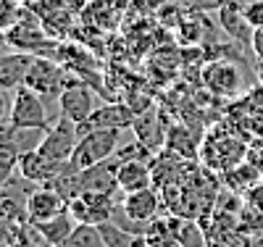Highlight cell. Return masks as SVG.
I'll list each match as a JSON object with an SVG mask.
<instances>
[{"label":"cell","mask_w":263,"mask_h":247,"mask_svg":"<svg viewBox=\"0 0 263 247\" xmlns=\"http://www.w3.org/2000/svg\"><path fill=\"white\" fill-rule=\"evenodd\" d=\"M119 140H121V129H90L77 142V150L69 161L71 168L84 171V168H92V166L108 161L116 153Z\"/></svg>","instance_id":"obj_1"},{"label":"cell","mask_w":263,"mask_h":247,"mask_svg":"<svg viewBox=\"0 0 263 247\" xmlns=\"http://www.w3.org/2000/svg\"><path fill=\"white\" fill-rule=\"evenodd\" d=\"M66 82H69V71L63 69L61 61H55L50 55H34L24 84L29 89H34V92L45 100V105L48 103H55L58 105Z\"/></svg>","instance_id":"obj_2"},{"label":"cell","mask_w":263,"mask_h":247,"mask_svg":"<svg viewBox=\"0 0 263 247\" xmlns=\"http://www.w3.org/2000/svg\"><path fill=\"white\" fill-rule=\"evenodd\" d=\"M8 121L18 129H50L53 119H50V110L45 105L34 89H29L27 84H21L13 98H11V116Z\"/></svg>","instance_id":"obj_3"},{"label":"cell","mask_w":263,"mask_h":247,"mask_svg":"<svg viewBox=\"0 0 263 247\" xmlns=\"http://www.w3.org/2000/svg\"><path fill=\"white\" fill-rule=\"evenodd\" d=\"M58 110H61V116L69 119L71 124L84 126L98 110V100H95L92 87L69 77V82H66L63 92H61V100H58Z\"/></svg>","instance_id":"obj_4"},{"label":"cell","mask_w":263,"mask_h":247,"mask_svg":"<svg viewBox=\"0 0 263 247\" xmlns=\"http://www.w3.org/2000/svg\"><path fill=\"white\" fill-rule=\"evenodd\" d=\"M8 45H13V48L24 50V53H32V55H48V48L53 50V42L48 37V29L45 24H42V18L32 11L24 13V18L18 21V24L6 34Z\"/></svg>","instance_id":"obj_5"},{"label":"cell","mask_w":263,"mask_h":247,"mask_svg":"<svg viewBox=\"0 0 263 247\" xmlns=\"http://www.w3.org/2000/svg\"><path fill=\"white\" fill-rule=\"evenodd\" d=\"M116 200L111 192H82L74 200H69V213L74 216L77 223H92V226H100V223L111 221L116 213Z\"/></svg>","instance_id":"obj_6"},{"label":"cell","mask_w":263,"mask_h":247,"mask_svg":"<svg viewBox=\"0 0 263 247\" xmlns=\"http://www.w3.org/2000/svg\"><path fill=\"white\" fill-rule=\"evenodd\" d=\"M200 82L205 89H211L218 98H237L245 89L242 71L232 61H205Z\"/></svg>","instance_id":"obj_7"},{"label":"cell","mask_w":263,"mask_h":247,"mask_svg":"<svg viewBox=\"0 0 263 247\" xmlns=\"http://www.w3.org/2000/svg\"><path fill=\"white\" fill-rule=\"evenodd\" d=\"M77 142H79V126L61 116L48 129V137L40 145V153H45L48 158H53L58 163H69L74 150H77Z\"/></svg>","instance_id":"obj_8"},{"label":"cell","mask_w":263,"mask_h":247,"mask_svg":"<svg viewBox=\"0 0 263 247\" xmlns=\"http://www.w3.org/2000/svg\"><path fill=\"white\" fill-rule=\"evenodd\" d=\"M135 119H137V110L126 105V103H105L100 105L92 119L87 121L84 126H79V137L87 134L90 129H132L135 126Z\"/></svg>","instance_id":"obj_9"},{"label":"cell","mask_w":263,"mask_h":247,"mask_svg":"<svg viewBox=\"0 0 263 247\" xmlns=\"http://www.w3.org/2000/svg\"><path fill=\"white\" fill-rule=\"evenodd\" d=\"M66 168H69V163H58V161L48 158V155L40 153V150L24 153L21 161H18V174L27 176L34 184H50L53 179H58Z\"/></svg>","instance_id":"obj_10"},{"label":"cell","mask_w":263,"mask_h":247,"mask_svg":"<svg viewBox=\"0 0 263 247\" xmlns=\"http://www.w3.org/2000/svg\"><path fill=\"white\" fill-rule=\"evenodd\" d=\"M66 208H69V203H66L63 195H58L48 184H40L27 200V218L32 223H42V221H50L53 216L63 213Z\"/></svg>","instance_id":"obj_11"},{"label":"cell","mask_w":263,"mask_h":247,"mask_svg":"<svg viewBox=\"0 0 263 247\" xmlns=\"http://www.w3.org/2000/svg\"><path fill=\"white\" fill-rule=\"evenodd\" d=\"M218 24H221V29L232 37L234 45H239L242 50H253L258 29L250 27V21L245 18V13L239 11L237 3H227V6L218 8Z\"/></svg>","instance_id":"obj_12"},{"label":"cell","mask_w":263,"mask_h":247,"mask_svg":"<svg viewBox=\"0 0 263 247\" xmlns=\"http://www.w3.org/2000/svg\"><path fill=\"white\" fill-rule=\"evenodd\" d=\"M34 55L24 50H0V89H18L27 82Z\"/></svg>","instance_id":"obj_13"},{"label":"cell","mask_w":263,"mask_h":247,"mask_svg":"<svg viewBox=\"0 0 263 247\" xmlns=\"http://www.w3.org/2000/svg\"><path fill=\"white\" fill-rule=\"evenodd\" d=\"M119 208L140 223H153L158 216V208H161V197L158 192L147 187V189H137V192H129L124 195V200H119Z\"/></svg>","instance_id":"obj_14"},{"label":"cell","mask_w":263,"mask_h":247,"mask_svg":"<svg viewBox=\"0 0 263 247\" xmlns=\"http://www.w3.org/2000/svg\"><path fill=\"white\" fill-rule=\"evenodd\" d=\"M132 129H135V137H137V142L145 150H158V147L166 145V134L168 131H163L158 110H142V113H137L135 126Z\"/></svg>","instance_id":"obj_15"},{"label":"cell","mask_w":263,"mask_h":247,"mask_svg":"<svg viewBox=\"0 0 263 247\" xmlns=\"http://www.w3.org/2000/svg\"><path fill=\"white\" fill-rule=\"evenodd\" d=\"M116 184L121 192H137V189H147L153 184V174L147 168V163H142L140 158H129L121 163L119 176H116Z\"/></svg>","instance_id":"obj_16"},{"label":"cell","mask_w":263,"mask_h":247,"mask_svg":"<svg viewBox=\"0 0 263 247\" xmlns=\"http://www.w3.org/2000/svg\"><path fill=\"white\" fill-rule=\"evenodd\" d=\"M11 129H13L11 121L0 124V187H3L8 179L18 171V161H21V153L13 145Z\"/></svg>","instance_id":"obj_17"},{"label":"cell","mask_w":263,"mask_h":247,"mask_svg":"<svg viewBox=\"0 0 263 247\" xmlns=\"http://www.w3.org/2000/svg\"><path fill=\"white\" fill-rule=\"evenodd\" d=\"M34 226L40 229V234L45 237L53 247H61L66 239L71 237V232L77 229V221H74V216L69 213V208H66L63 213H58V216H53L50 221H42V223H34Z\"/></svg>","instance_id":"obj_18"},{"label":"cell","mask_w":263,"mask_h":247,"mask_svg":"<svg viewBox=\"0 0 263 247\" xmlns=\"http://www.w3.org/2000/svg\"><path fill=\"white\" fill-rule=\"evenodd\" d=\"M98 229H100V234H103L108 247H147V237L145 234L126 232L124 226H119L116 221H105V223H100Z\"/></svg>","instance_id":"obj_19"},{"label":"cell","mask_w":263,"mask_h":247,"mask_svg":"<svg viewBox=\"0 0 263 247\" xmlns=\"http://www.w3.org/2000/svg\"><path fill=\"white\" fill-rule=\"evenodd\" d=\"M61 247H108L100 229L92 223H77V229L71 232V237L66 239Z\"/></svg>","instance_id":"obj_20"},{"label":"cell","mask_w":263,"mask_h":247,"mask_svg":"<svg viewBox=\"0 0 263 247\" xmlns=\"http://www.w3.org/2000/svg\"><path fill=\"white\" fill-rule=\"evenodd\" d=\"M11 137H13L16 150L24 155V153L40 150V145L45 142V137H48V129H18V126H13Z\"/></svg>","instance_id":"obj_21"},{"label":"cell","mask_w":263,"mask_h":247,"mask_svg":"<svg viewBox=\"0 0 263 247\" xmlns=\"http://www.w3.org/2000/svg\"><path fill=\"white\" fill-rule=\"evenodd\" d=\"M8 247H53V244L40 234V229L34 226L32 221H24V223H21V226L13 232Z\"/></svg>","instance_id":"obj_22"},{"label":"cell","mask_w":263,"mask_h":247,"mask_svg":"<svg viewBox=\"0 0 263 247\" xmlns=\"http://www.w3.org/2000/svg\"><path fill=\"white\" fill-rule=\"evenodd\" d=\"M177 242L182 247H208V239L195 221H177Z\"/></svg>","instance_id":"obj_23"},{"label":"cell","mask_w":263,"mask_h":247,"mask_svg":"<svg viewBox=\"0 0 263 247\" xmlns=\"http://www.w3.org/2000/svg\"><path fill=\"white\" fill-rule=\"evenodd\" d=\"M24 6L18 0H0V32L8 34L21 18H24Z\"/></svg>","instance_id":"obj_24"},{"label":"cell","mask_w":263,"mask_h":247,"mask_svg":"<svg viewBox=\"0 0 263 247\" xmlns=\"http://www.w3.org/2000/svg\"><path fill=\"white\" fill-rule=\"evenodd\" d=\"M245 18L250 21L253 29H263V0H255V3H248L242 8Z\"/></svg>","instance_id":"obj_25"},{"label":"cell","mask_w":263,"mask_h":247,"mask_svg":"<svg viewBox=\"0 0 263 247\" xmlns=\"http://www.w3.org/2000/svg\"><path fill=\"white\" fill-rule=\"evenodd\" d=\"M8 116H11V100L6 89H0V124H6Z\"/></svg>","instance_id":"obj_26"},{"label":"cell","mask_w":263,"mask_h":247,"mask_svg":"<svg viewBox=\"0 0 263 247\" xmlns=\"http://www.w3.org/2000/svg\"><path fill=\"white\" fill-rule=\"evenodd\" d=\"M255 129H258V134H263V121H258V124H255Z\"/></svg>","instance_id":"obj_27"},{"label":"cell","mask_w":263,"mask_h":247,"mask_svg":"<svg viewBox=\"0 0 263 247\" xmlns=\"http://www.w3.org/2000/svg\"><path fill=\"white\" fill-rule=\"evenodd\" d=\"M18 3H29V0H18Z\"/></svg>","instance_id":"obj_28"}]
</instances>
